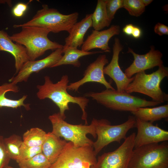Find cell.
<instances>
[{"label": "cell", "mask_w": 168, "mask_h": 168, "mask_svg": "<svg viewBox=\"0 0 168 168\" xmlns=\"http://www.w3.org/2000/svg\"><path fill=\"white\" fill-rule=\"evenodd\" d=\"M44 82L43 84L38 85V90L36 95L39 99L43 100L49 99L51 100L58 108L59 112L63 119L66 118L65 111L69 110V104L72 103L77 104L82 112V119L87 125V114L86 111V107L89 101L88 99L84 96H73L67 91V87L69 82L67 75L63 76L60 80L54 83L49 76L44 77Z\"/></svg>", "instance_id": "6da1fadb"}, {"label": "cell", "mask_w": 168, "mask_h": 168, "mask_svg": "<svg viewBox=\"0 0 168 168\" xmlns=\"http://www.w3.org/2000/svg\"><path fill=\"white\" fill-rule=\"evenodd\" d=\"M123 0H106V11L109 20L111 22L117 11L123 8Z\"/></svg>", "instance_id": "f1b7e54d"}, {"label": "cell", "mask_w": 168, "mask_h": 168, "mask_svg": "<svg viewBox=\"0 0 168 168\" xmlns=\"http://www.w3.org/2000/svg\"><path fill=\"white\" fill-rule=\"evenodd\" d=\"M131 113L136 118L153 123L168 118V104L153 108L140 107Z\"/></svg>", "instance_id": "44dd1931"}, {"label": "cell", "mask_w": 168, "mask_h": 168, "mask_svg": "<svg viewBox=\"0 0 168 168\" xmlns=\"http://www.w3.org/2000/svg\"><path fill=\"white\" fill-rule=\"evenodd\" d=\"M120 26L113 25L109 28L103 30H92L82 45V50L86 52L95 49H101L104 52H110V48L109 46L110 40L120 32Z\"/></svg>", "instance_id": "2e32d148"}, {"label": "cell", "mask_w": 168, "mask_h": 168, "mask_svg": "<svg viewBox=\"0 0 168 168\" xmlns=\"http://www.w3.org/2000/svg\"><path fill=\"white\" fill-rule=\"evenodd\" d=\"M96 155L93 146L75 147L67 142L62 152L49 168H90L95 166Z\"/></svg>", "instance_id": "9c48e42d"}, {"label": "cell", "mask_w": 168, "mask_h": 168, "mask_svg": "<svg viewBox=\"0 0 168 168\" xmlns=\"http://www.w3.org/2000/svg\"><path fill=\"white\" fill-rule=\"evenodd\" d=\"M92 13L86 15L79 22L75 23L65 38L64 46L77 48L83 44L85 35L88 30L92 27Z\"/></svg>", "instance_id": "ac0fdd59"}, {"label": "cell", "mask_w": 168, "mask_h": 168, "mask_svg": "<svg viewBox=\"0 0 168 168\" xmlns=\"http://www.w3.org/2000/svg\"><path fill=\"white\" fill-rule=\"evenodd\" d=\"M8 52L15 60V74H16L23 64L30 61L26 48L23 45L14 43L7 33L0 30V51Z\"/></svg>", "instance_id": "e0dca14e"}, {"label": "cell", "mask_w": 168, "mask_h": 168, "mask_svg": "<svg viewBox=\"0 0 168 168\" xmlns=\"http://www.w3.org/2000/svg\"><path fill=\"white\" fill-rule=\"evenodd\" d=\"M141 1L145 7L149 5L153 1L152 0H141Z\"/></svg>", "instance_id": "e575fe53"}, {"label": "cell", "mask_w": 168, "mask_h": 168, "mask_svg": "<svg viewBox=\"0 0 168 168\" xmlns=\"http://www.w3.org/2000/svg\"><path fill=\"white\" fill-rule=\"evenodd\" d=\"M123 49V47L119 39L115 38L113 46V54L109 64L104 68V74L110 77L115 82L117 90L123 92L128 85L134 79V76L130 78L128 77L121 69L119 63V54Z\"/></svg>", "instance_id": "9a60e30c"}, {"label": "cell", "mask_w": 168, "mask_h": 168, "mask_svg": "<svg viewBox=\"0 0 168 168\" xmlns=\"http://www.w3.org/2000/svg\"><path fill=\"white\" fill-rule=\"evenodd\" d=\"M141 30L138 27L134 26L132 35L135 39L139 38L141 35Z\"/></svg>", "instance_id": "836d02e7"}, {"label": "cell", "mask_w": 168, "mask_h": 168, "mask_svg": "<svg viewBox=\"0 0 168 168\" xmlns=\"http://www.w3.org/2000/svg\"><path fill=\"white\" fill-rule=\"evenodd\" d=\"M136 134L134 148L149 144L159 143L168 140V131L159 127L153 123L136 118Z\"/></svg>", "instance_id": "5bb4252c"}, {"label": "cell", "mask_w": 168, "mask_h": 168, "mask_svg": "<svg viewBox=\"0 0 168 168\" xmlns=\"http://www.w3.org/2000/svg\"><path fill=\"white\" fill-rule=\"evenodd\" d=\"M49 119L52 126L51 132L56 136L63 138L65 140L72 142L77 147L93 146L94 142L86 135L89 134L94 138L97 137L93 119L89 125L72 124L65 121L59 112L49 115Z\"/></svg>", "instance_id": "5b68a950"}, {"label": "cell", "mask_w": 168, "mask_h": 168, "mask_svg": "<svg viewBox=\"0 0 168 168\" xmlns=\"http://www.w3.org/2000/svg\"><path fill=\"white\" fill-rule=\"evenodd\" d=\"M168 76V68L163 65L151 74H147L145 71L138 73L125 91L129 94L141 93L150 97L153 101L163 103L168 100V95L162 91L160 84L162 80Z\"/></svg>", "instance_id": "8992f818"}, {"label": "cell", "mask_w": 168, "mask_h": 168, "mask_svg": "<svg viewBox=\"0 0 168 168\" xmlns=\"http://www.w3.org/2000/svg\"><path fill=\"white\" fill-rule=\"evenodd\" d=\"M18 33L10 36L13 42L23 46L26 49L30 61H34L43 55L48 50H55L63 45L50 40L48 30L35 26L21 27Z\"/></svg>", "instance_id": "7a4b0ae2"}, {"label": "cell", "mask_w": 168, "mask_h": 168, "mask_svg": "<svg viewBox=\"0 0 168 168\" xmlns=\"http://www.w3.org/2000/svg\"><path fill=\"white\" fill-rule=\"evenodd\" d=\"M134 26L131 24L126 25L123 28V32L128 35H132Z\"/></svg>", "instance_id": "d6a6232c"}, {"label": "cell", "mask_w": 168, "mask_h": 168, "mask_svg": "<svg viewBox=\"0 0 168 168\" xmlns=\"http://www.w3.org/2000/svg\"><path fill=\"white\" fill-rule=\"evenodd\" d=\"M4 168H15V167H13L12 166H9V165H8V166H6ZM19 168H26V167H19Z\"/></svg>", "instance_id": "d590c367"}, {"label": "cell", "mask_w": 168, "mask_h": 168, "mask_svg": "<svg viewBox=\"0 0 168 168\" xmlns=\"http://www.w3.org/2000/svg\"><path fill=\"white\" fill-rule=\"evenodd\" d=\"M41 147H29L25 145L23 142L20 148L19 156L16 161L18 163L27 160L42 152Z\"/></svg>", "instance_id": "83f0119b"}, {"label": "cell", "mask_w": 168, "mask_h": 168, "mask_svg": "<svg viewBox=\"0 0 168 168\" xmlns=\"http://www.w3.org/2000/svg\"><path fill=\"white\" fill-rule=\"evenodd\" d=\"M4 143L11 159L17 160L19 155L20 148L23 143L22 138L19 135L13 134L4 138Z\"/></svg>", "instance_id": "d4e9b609"}, {"label": "cell", "mask_w": 168, "mask_h": 168, "mask_svg": "<svg viewBox=\"0 0 168 168\" xmlns=\"http://www.w3.org/2000/svg\"><path fill=\"white\" fill-rule=\"evenodd\" d=\"M106 2V0H98L95 9L92 13V27L94 30H100L110 24L111 22L108 17Z\"/></svg>", "instance_id": "603a6c76"}, {"label": "cell", "mask_w": 168, "mask_h": 168, "mask_svg": "<svg viewBox=\"0 0 168 168\" xmlns=\"http://www.w3.org/2000/svg\"><path fill=\"white\" fill-rule=\"evenodd\" d=\"M128 168H168V143L149 144L134 148Z\"/></svg>", "instance_id": "52a82bcc"}, {"label": "cell", "mask_w": 168, "mask_h": 168, "mask_svg": "<svg viewBox=\"0 0 168 168\" xmlns=\"http://www.w3.org/2000/svg\"><path fill=\"white\" fill-rule=\"evenodd\" d=\"M18 87L12 82L6 83L0 86V108L3 107L17 108L24 107L26 110L30 109L29 104H25L24 101L27 95H24L17 100L8 98L5 96L6 93L8 92L17 93L19 91Z\"/></svg>", "instance_id": "ffe728a7"}, {"label": "cell", "mask_w": 168, "mask_h": 168, "mask_svg": "<svg viewBox=\"0 0 168 168\" xmlns=\"http://www.w3.org/2000/svg\"><path fill=\"white\" fill-rule=\"evenodd\" d=\"M85 97L91 98L98 103L109 109L132 112L140 107L154 106L161 104L147 100L131 95L125 91L106 89L100 92H90L84 94Z\"/></svg>", "instance_id": "3957f363"}, {"label": "cell", "mask_w": 168, "mask_h": 168, "mask_svg": "<svg viewBox=\"0 0 168 168\" xmlns=\"http://www.w3.org/2000/svg\"><path fill=\"white\" fill-rule=\"evenodd\" d=\"M27 3L20 2L16 4L12 9V12L13 15L15 17H20L22 16L27 10L28 4Z\"/></svg>", "instance_id": "4dcf8cb0"}, {"label": "cell", "mask_w": 168, "mask_h": 168, "mask_svg": "<svg viewBox=\"0 0 168 168\" xmlns=\"http://www.w3.org/2000/svg\"><path fill=\"white\" fill-rule=\"evenodd\" d=\"M93 119L97 137L93 144L94 152L96 155L110 143L116 142L120 143L122 139H125L126 138V135L128 131L136 127V118L134 116H129L125 122L114 125H111L110 122L105 119Z\"/></svg>", "instance_id": "ba28073f"}, {"label": "cell", "mask_w": 168, "mask_h": 168, "mask_svg": "<svg viewBox=\"0 0 168 168\" xmlns=\"http://www.w3.org/2000/svg\"><path fill=\"white\" fill-rule=\"evenodd\" d=\"M154 32L159 35H168V27L164 24L158 23L154 27Z\"/></svg>", "instance_id": "1f68e13d"}, {"label": "cell", "mask_w": 168, "mask_h": 168, "mask_svg": "<svg viewBox=\"0 0 168 168\" xmlns=\"http://www.w3.org/2000/svg\"><path fill=\"white\" fill-rule=\"evenodd\" d=\"M136 133L126 137L115 150L104 153L98 157L95 168H128L133 151Z\"/></svg>", "instance_id": "30bf717a"}, {"label": "cell", "mask_w": 168, "mask_h": 168, "mask_svg": "<svg viewBox=\"0 0 168 168\" xmlns=\"http://www.w3.org/2000/svg\"><path fill=\"white\" fill-rule=\"evenodd\" d=\"M128 53H131L134 59L131 64L125 70V74L129 78L138 73L163 65L162 54L156 50L153 46H151L148 52L144 54H138L129 47Z\"/></svg>", "instance_id": "4fadbf2b"}, {"label": "cell", "mask_w": 168, "mask_h": 168, "mask_svg": "<svg viewBox=\"0 0 168 168\" xmlns=\"http://www.w3.org/2000/svg\"><path fill=\"white\" fill-rule=\"evenodd\" d=\"M123 8L131 15L138 17L145 11V7L141 0H123Z\"/></svg>", "instance_id": "4316f807"}, {"label": "cell", "mask_w": 168, "mask_h": 168, "mask_svg": "<svg viewBox=\"0 0 168 168\" xmlns=\"http://www.w3.org/2000/svg\"><path fill=\"white\" fill-rule=\"evenodd\" d=\"M90 168H95V166H92Z\"/></svg>", "instance_id": "8d00e7d4"}, {"label": "cell", "mask_w": 168, "mask_h": 168, "mask_svg": "<svg viewBox=\"0 0 168 168\" xmlns=\"http://www.w3.org/2000/svg\"><path fill=\"white\" fill-rule=\"evenodd\" d=\"M19 167L49 168L51 164L42 152L29 159L17 163Z\"/></svg>", "instance_id": "484cf974"}, {"label": "cell", "mask_w": 168, "mask_h": 168, "mask_svg": "<svg viewBox=\"0 0 168 168\" xmlns=\"http://www.w3.org/2000/svg\"><path fill=\"white\" fill-rule=\"evenodd\" d=\"M42 8L37 11L30 21L13 27L35 26L45 29L55 33L61 31H70L72 26L77 22L79 13L77 12L64 15L57 9L50 8L46 4H43Z\"/></svg>", "instance_id": "277c9868"}, {"label": "cell", "mask_w": 168, "mask_h": 168, "mask_svg": "<svg viewBox=\"0 0 168 168\" xmlns=\"http://www.w3.org/2000/svg\"><path fill=\"white\" fill-rule=\"evenodd\" d=\"M108 60L105 54L100 55L93 62L87 67L80 80L70 83L67 87L68 91H77L79 87L89 82H96L104 85L106 89L114 90L110 83L106 80L104 73L105 65L108 63Z\"/></svg>", "instance_id": "8fae6325"}, {"label": "cell", "mask_w": 168, "mask_h": 168, "mask_svg": "<svg viewBox=\"0 0 168 168\" xmlns=\"http://www.w3.org/2000/svg\"><path fill=\"white\" fill-rule=\"evenodd\" d=\"M63 48L56 49L42 59L27 62L23 64L16 75L9 80V82L16 85L19 82H26L33 73L38 72L46 68H52L62 57Z\"/></svg>", "instance_id": "7c38bea8"}, {"label": "cell", "mask_w": 168, "mask_h": 168, "mask_svg": "<svg viewBox=\"0 0 168 168\" xmlns=\"http://www.w3.org/2000/svg\"><path fill=\"white\" fill-rule=\"evenodd\" d=\"M47 133L40 128H31L23 134L22 138L23 142L29 147L42 146L46 139Z\"/></svg>", "instance_id": "cb8c5ba5"}, {"label": "cell", "mask_w": 168, "mask_h": 168, "mask_svg": "<svg viewBox=\"0 0 168 168\" xmlns=\"http://www.w3.org/2000/svg\"><path fill=\"white\" fill-rule=\"evenodd\" d=\"M67 143V141L49 132L42 146V152L52 164L61 154Z\"/></svg>", "instance_id": "d6986e66"}, {"label": "cell", "mask_w": 168, "mask_h": 168, "mask_svg": "<svg viewBox=\"0 0 168 168\" xmlns=\"http://www.w3.org/2000/svg\"><path fill=\"white\" fill-rule=\"evenodd\" d=\"M63 53L64 54L59 60L52 68L64 65H71L74 67H79L81 64L79 59L82 57L98 53L104 52L103 51H85L78 49L77 48L70 47L63 48Z\"/></svg>", "instance_id": "7402d4cb"}, {"label": "cell", "mask_w": 168, "mask_h": 168, "mask_svg": "<svg viewBox=\"0 0 168 168\" xmlns=\"http://www.w3.org/2000/svg\"><path fill=\"white\" fill-rule=\"evenodd\" d=\"M11 159L4 145V137L0 135V168L8 165Z\"/></svg>", "instance_id": "f546056e"}]
</instances>
